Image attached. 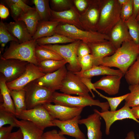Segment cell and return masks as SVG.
I'll list each match as a JSON object with an SVG mask.
<instances>
[{
    "label": "cell",
    "mask_w": 139,
    "mask_h": 139,
    "mask_svg": "<svg viewBox=\"0 0 139 139\" xmlns=\"http://www.w3.org/2000/svg\"><path fill=\"white\" fill-rule=\"evenodd\" d=\"M139 55L138 45L133 40L124 42L113 54L103 58L101 65L117 68L125 75Z\"/></svg>",
    "instance_id": "obj_1"
},
{
    "label": "cell",
    "mask_w": 139,
    "mask_h": 139,
    "mask_svg": "<svg viewBox=\"0 0 139 139\" xmlns=\"http://www.w3.org/2000/svg\"><path fill=\"white\" fill-rule=\"evenodd\" d=\"M100 12L97 31L108 34L120 19L121 6L117 0H100Z\"/></svg>",
    "instance_id": "obj_2"
},
{
    "label": "cell",
    "mask_w": 139,
    "mask_h": 139,
    "mask_svg": "<svg viewBox=\"0 0 139 139\" xmlns=\"http://www.w3.org/2000/svg\"><path fill=\"white\" fill-rule=\"evenodd\" d=\"M37 44L36 40L33 39L22 43L16 41L10 42L9 46L1 57L5 59H19L37 65L35 54Z\"/></svg>",
    "instance_id": "obj_3"
},
{
    "label": "cell",
    "mask_w": 139,
    "mask_h": 139,
    "mask_svg": "<svg viewBox=\"0 0 139 139\" xmlns=\"http://www.w3.org/2000/svg\"><path fill=\"white\" fill-rule=\"evenodd\" d=\"M52 102L56 105L73 107L97 106L101 109L102 112L109 110L110 108L107 101L101 102L99 100L94 99L90 96H73L55 91L53 94Z\"/></svg>",
    "instance_id": "obj_4"
},
{
    "label": "cell",
    "mask_w": 139,
    "mask_h": 139,
    "mask_svg": "<svg viewBox=\"0 0 139 139\" xmlns=\"http://www.w3.org/2000/svg\"><path fill=\"white\" fill-rule=\"evenodd\" d=\"M55 33L65 35L75 40H80L87 44L109 40L107 35L97 31H88L81 29L72 25L59 23L55 30Z\"/></svg>",
    "instance_id": "obj_5"
},
{
    "label": "cell",
    "mask_w": 139,
    "mask_h": 139,
    "mask_svg": "<svg viewBox=\"0 0 139 139\" xmlns=\"http://www.w3.org/2000/svg\"><path fill=\"white\" fill-rule=\"evenodd\" d=\"M23 88L25 91L27 109L52 102L54 92L38 85L33 81L28 84Z\"/></svg>",
    "instance_id": "obj_6"
},
{
    "label": "cell",
    "mask_w": 139,
    "mask_h": 139,
    "mask_svg": "<svg viewBox=\"0 0 139 139\" xmlns=\"http://www.w3.org/2000/svg\"><path fill=\"white\" fill-rule=\"evenodd\" d=\"M81 41L76 40L73 42L65 45H39L51 50L57 53L68 63L67 67L68 71L76 73L80 71L81 70L77 59L76 51L78 46Z\"/></svg>",
    "instance_id": "obj_7"
},
{
    "label": "cell",
    "mask_w": 139,
    "mask_h": 139,
    "mask_svg": "<svg viewBox=\"0 0 139 139\" xmlns=\"http://www.w3.org/2000/svg\"><path fill=\"white\" fill-rule=\"evenodd\" d=\"M16 117L30 121L43 131L47 127L55 126L53 123L54 119L43 105L23 110Z\"/></svg>",
    "instance_id": "obj_8"
},
{
    "label": "cell",
    "mask_w": 139,
    "mask_h": 139,
    "mask_svg": "<svg viewBox=\"0 0 139 139\" xmlns=\"http://www.w3.org/2000/svg\"><path fill=\"white\" fill-rule=\"evenodd\" d=\"M29 63L15 59H5L1 57L0 72L6 83L16 80L25 71Z\"/></svg>",
    "instance_id": "obj_9"
},
{
    "label": "cell",
    "mask_w": 139,
    "mask_h": 139,
    "mask_svg": "<svg viewBox=\"0 0 139 139\" xmlns=\"http://www.w3.org/2000/svg\"><path fill=\"white\" fill-rule=\"evenodd\" d=\"M59 90L68 95L89 96L90 91L81 80L80 76L72 72L68 71L63 79Z\"/></svg>",
    "instance_id": "obj_10"
},
{
    "label": "cell",
    "mask_w": 139,
    "mask_h": 139,
    "mask_svg": "<svg viewBox=\"0 0 139 139\" xmlns=\"http://www.w3.org/2000/svg\"><path fill=\"white\" fill-rule=\"evenodd\" d=\"M93 111L98 113L104 120L106 125L105 132L107 135L110 134V128L111 125L116 121L130 119L139 123V121L132 114L131 108L125 104L120 109L114 111L108 110L100 112L96 109H94Z\"/></svg>",
    "instance_id": "obj_11"
},
{
    "label": "cell",
    "mask_w": 139,
    "mask_h": 139,
    "mask_svg": "<svg viewBox=\"0 0 139 139\" xmlns=\"http://www.w3.org/2000/svg\"><path fill=\"white\" fill-rule=\"evenodd\" d=\"M45 74L37 65L29 63L24 72L14 80L6 83L7 86L10 90L23 89L29 83Z\"/></svg>",
    "instance_id": "obj_12"
},
{
    "label": "cell",
    "mask_w": 139,
    "mask_h": 139,
    "mask_svg": "<svg viewBox=\"0 0 139 139\" xmlns=\"http://www.w3.org/2000/svg\"><path fill=\"white\" fill-rule=\"evenodd\" d=\"M100 12V0H91L88 8L82 15L80 21L83 30L97 31Z\"/></svg>",
    "instance_id": "obj_13"
},
{
    "label": "cell",
    "mask_w": 139,
    "mask_h": 139,
    "mask_svg": "<svg viewBox=\"0 0 139 139\" xmlns=\"http://www.w3.org/2000/svg\"><path fill=\"white\" fill-rule=\"evenodd\" d=\"M50 115L54 119L61 121L72 119L80 115L83 107H70L62 105H53L51 103L43 105Z\"/></svg>",
    "instance_id": "obj_14"
},
{
    "label": "cell",
    "mask_w": 139,
    "mask_h": 139,
    "mask_svg": "<svg viewBox=\"0 0 139 139\" xmlns=\"http://www.w3.org/2000/svg\"><path fill=\"white\" fill-rule=\"evenodd\" d=\"M67 71L65 65L57 70L46 74L33 81L40 86L54 92L60 89L62 81Z\"/></svg>",
    "instance_id": "obj_15"
},
{
    "label": "cell",
    "mask_w": 139,
    "mask_h": 139,
    "mask_svg": "<svg viewBox=\"0 0 139 139\" xmlns=\"http://www.w3.org/2000/svg\"><path fill=\"white\" fill-rule=\"evenodd\" d=\"M80 118V116L79 115L65 121L54 119L53 123L55 126L60 129V130L58 132L61 135H68L76 139H86L85 135L81 131L79 126V121Z\"/></svg>",
    "instance_id": "obj_16"
},
{
    "label": "cell",
    "mask_w": 139,
    "mask_h": 139,
    "mask_svg": "<svg viewBox=\"0 0 139 139\" xmlns=\"http://www.w3.org/2000/svg\"><path fill=\"white\" fill-rule=\"evenodd\" d=\"M87 44L90 50L91 54L94 58V65H100L103 58L112 55L117 50L108 40Z\"/></svg>",
    "instance_id": "obj_17"
},
{
    "label": "cell",
    "mask_w": 139,
    "mask_h": 139,
    "mask_svg": "<svg viewBox=\"0 0 139 139\" xmlns=\"http://www.w3.org/2000/svg\"><path fill=\"white\" fill-rule=\"evenodd\" d=\"M109 41L117 49L125 41L133 40L125 21L120 19L108 34Z\"/></svg>",
    "instance_id": "obj_18"
},
{
    "label": "cell",
    "mask_w": 139,
    "mask_h": 139,
    "mask_svg": "<svg viewBox=\"0 0 139 139\" xmlns=\"http://www.w3.org/2000/svg\"><path fill=\"white\" fill-rule=\"evenodd\" d=\"M80 16L74 5L70 9L61 12H56L51 10L50 21L72 25L83 30L80 21Z\"/></svg>",
    "instance_id": "obj_19"
},
{
    "label": "cell",
    "mask_w": 139,
    "mask_h": 139,
    "mask_svg": "<svg viewBox=\"0 0 139 139\" xmlns=\"http://www.w3.org/2000/svg\"><path fill=\"white\" fill-rule=\"evenodd\" d=\"M100 117L98 113L94 111L87 118L79 120V124H84L86 126L88 139H102Z\"/></svg>",
    "instance_id": "obj_20"
},
{
    "label": "cell",
    "mask_w": 139,
    "mask_h": 139,
    "mask_svg": "<svg viewBox=\"0 0 139 139\" xmlns=\"http://www.w3.org/2000/svg\"><path fill=\"white\" fill-rule=\"evenodd\" d=\"M123 76L107 75L103 76L93 84L95 88L102 90L110 95H115L119 91Z\"/></svg>",
    "instance_id": "obj_21"
},
{
    "label": "cell",
    "mask_w": 139,
    "mask_h": 139,
    "mask_svg": "<svg viewBox=\"0 0 139 139\" xmlns=\"http://www.w3.org/2000/svg\"><path fill=\"white\" fill-rule=\"evenodd\" d=\"M5 23L9 32L18 40L20 43L33 39L26 25L23 21L17 20Z\"/></svg>",
    "instance_id": "obj_22"
},
{
    "label": "cell",
    "mask_w": 139,
    "mask_h": 139,
    "mask_svg": "<svg viewBox=\"0 0 139 139\" xmlns=\"http://www.w3.org/2000/svg\"><path fill=\"white\" fill-rule=\"evenodd\" d=\"M15 120L18 127L21 131L23 139H41L43 131L32 123L27 120H19L16 118Z\"/></svg>",
    "instance_id": "obj_23"
},
{
    "label": "cell",
    "mask_w": 139,
    "mask_h": 139,
    "mask_svg": "<svg viewBox=\"0 0 139 139\" xmlns=\"http://www.w3.org/2000/svg\"><path fill=\"white\" fill-rule=\"evenodd\" d=\"M0 106L5 110L15 115L16 110L13 100L10 94V90L8 88L3 75L0 74Z\"/></svg>",
    "instance_id": "obj_24"
},
{
    "label": "cell",
    "mask_w": 139,
    "mask_h": 139,
    "mask_svg": "<svg viewBox=\"0 0 139 139\" xmlns=\"http://www.w3.org/2000/svg\"><path fill=\"white\" fill-rule=\"evenodd\" d=\"M78 76L91 78L95 76L101 75H116L123 76L124 74L119 70H115L102 65H94L90 70L81 73H74Z\"/></svg>",
    "instance_id": "obj_25"
},
{
    "label": "cell",
    "mask_w": 139,
    "mask_h": 139,
    "mask_svg": "<svg viewBox=\"0 0 139 139\" xmlns=\"http://www.w3.org/2000/svg\"><path fill=\"white\" fill-rule=\"evenodd\" d=\"M59 22L52 21H39L37 25L32 39L36 40L41 38L49 37L55 33L56 29Z\"/></svg>",
    "instance_id": "obj_26"
},
{
    "label": "cell",
    "mask_w": 139,
    "mask_h": 139,
    "mask_svg": "<svg viewBox=\"0 0 139 139\" xmlns=\"http://www.w3.org/2000/svg\"><path fill=\"white\" fill-rule=\"evenodd\" d=\"M18 20L22 21L25 23L32 37L35 32L38 23L40 20L36 9L33 8L23 11Z\"/></svg>",
    "instance_id": "obj_27"
},
{
    "label": "cell",
    "mask_w": 139,
    "mask_h": 139,
    "mask_svg": "<svg viewBox=\"0 0 139 139\" xmlns=\"http://www.w3.org/2000/svg\"><path fill=\"white\" fill-rule=\"evenodd\" d=\"M16 110V116L22 111L27 110L25 103V91L24 88L10 90Z\"/></svg>",
    "instance_id": "obj_28"
},
{
    "label": "cell",
    "mask_w": 139,
    "mask_h": 139,
    "mask_svg": "<svg viewBox=\"0 0 139 139\" xmlns=\"http://www.w3.org/2000/svg\"><path fill=\"white\" fill-rule=\"evenodd\" d=\"M67 63V62L64 59L48 60L38 62L37 66L42 72L46 74L57 70Z\"/></svg>",
    "instance_id": "obj_29"
},
{
    "label": "cell",
    "mask_w": 139,
    "mask_h": 139,
    "mask_svg": "<svg viewBox=\"0 0 139 139\" xmlns=\"http://www.w3.org/2000/svg\"><path fill=\"white\" fill-rule=\"evenodd\" d=\"M36 58L38 62L48 60H60L63 58L54 51L37 44L35 49Z\"/></svg>",
    "instance_id": "obj_30"
},
{
    "label": "cell",
    "mask_w": 139,
    "mask_h": 139,
    "mask_svg": "<svg viewBox=\"0 0 139 139\" xmlns=\"http://www.w3.org/2000/svg\"><path fill=\"white\" fill-rule=\"evenodd\" d=\"M35 9L41 21H50L51 16V9L49 0H33Z\"/></svg>",
    "instance_id": "obj_31"
},
{
    "label": "cell",
    "mask_w": 139,
    "mask_h": 139,
    "mask_svg": "<svg viewBox=\"0 0 139 139\" xmlns=\"http://www.w3.org/2000/svg\"><path fill=\"white\" fill-rule=\"evenodd\" d=\"M75 40L63 35L57 33H55L50 36L41 38L36 40L38 45H42L48 44H59L69 43H70Z\"/></svg>",
    "instance_id": "obj_32"
},
{
    "label": "cell",
    "mask_w": 139,
    "mask_h": 139,
    "mask_svg": "<svg viewBox=\"0 0 139 139\" xmlns=\"http://www.w3.org/2000/svg\"><path fill=\"white\" fill-rule=\"evenodd\" d=\"M124 75L126 82L129 85L138 83L139 80V55Z\"/></svg>",
    "instance_id": "obj_33"
},
{
    "label": "cell",
    "mask_w": 139,
    "mask_h": 139,
    "mask_svg": "<svg viewBox=\"0 0 139 139\" xmlns=\"http://www.w3.org/2000/svg\"><path fill=\"white\" fill-rule=\"evenodd\" d=\"M128 89L130 92L125 100V104L130 107L139 106V84L130 85Z\"/></svg>",
    "instance_id": "obj_34"
},
{
    "label": "cell",
    "mask_w": 139,
    "mask_h": 139,
    "mask_svg": "<svg viewBox=\"0 0 139 139\" xmlns=\"http://www.w3.org/2000/svg\"><path fill=\"white\" fill-rule=\"evenodd\" d=\"M129 34L133 41L136 44H139V23L133 15L125 21Z\"/></svg>",
    "instance_id": "obj_35"
},
{
    "label": "cell",
    "mask_w": 139,
    "mask_h": 139,
    "mask_svg": "<svg viewBox=\"0 0 139 139\" xmlns=\"http://www.w3.org/2000/svg\"><path fill=\"white\" fill-rule=\"evenodd\" d=\"M16 118L15 114L0 106V128L7 124L18 127L15 120Z\"/></svg>",
    "instance_id": "obj_36"
},
{
    "label": "cell",
    "mask_w": 139,
    "mask_h": 139,
    "mask_svg": "<svg viewBox=\"0 0 139 139\" xmlns=\"http://www.w3.org/2000/svg\"><path fill=\"white\" fill-rule=\"evenodd\" d=\"M51 9L56 12H61L71 8L74 6L73 0H50Z\"/></svg>",
    "instance_id": "obj_37"
},
{
    "label": "cell",
    "mask_w": 139,
    "mask_h": 139,
    "mask_svg": "<svg viewBox=\"0 0 139 139\" xmlns=\"http://www.w3.org/2000/svg\"><path fill=\"white\" fill-rule=\"evenodd\" d=\"M12 41L19 42L16 38L9 32L5 23L1 20L0 22V43L1 47L3 48L7 42Z\"/></svg>",
    "instance_id": "obj_38"
},
{
    "label": "cell",
    "mask_w": 139,
    "mask_h": 139,
    "mask_svg": "<svg viewBox=\"0 0 139 139\" xmlns=\"http://www.w3.org/2000/svg\"><path fill=\"white\" fill-rule=\"evenodd\" d=\"M77 59L81 70L77 73H81L88 70L94 65V58L91 54L82 57H78Z\"/></svg>",
    "instance_id": "obj_39"
},
{
    "label": "cell",
    "mask_w": 139,
    "mask_h": 139,
    "mask_svg": "<svg viewBox=\"0 0 139 139\" xmlns=\"http://www.w3.org/2000/svg\"><path fill=\"white\" fill-rule=\"evenodd\" d=\"M129 93L124 95L114 97H109L101 94L100 96L107 101L110 108V111H114L116 110L120 104L125 100L129 94Z\"/></svg>",
    "instance_id": "obj_40"
},
{
    "label": "cell",
    "mask_w": 139,
    "mask_h": 139,
    "mask_svg": "<svg viewBox=\"0 0 139 139\" xmlns=\"http://www.w3.org/2000/svg\"><path fill=\"white\" fill-rule=\"evenodd\" d=\"M133 14V0H128L127 3L121 6L120 19L125 21L131 17Z\"/></svg>",
    "instance_id": "obj_41"
},
{
    "label": "cell",
    "mask_w": 139,
    "mask_h": 139,
    "mask_svg": "<svg viewBox=\"0 0 139 139\" xmlns=\"http://www.w3.org/2000/svg\"><path fill=\"white\" fill-rule=\"evenodd\" d=\"M10 8L11 16L15 21L18 20L23 11L12 0L4 1Z\"/></svg>",
    "instance_id": "obj_42"
},
{
    "label": "cell",
    "mask_w": 139,
    "mask_h": 139,
    "mask_svg": "<svg viewBox=\"0 0 139 139\" xmlns=\"http://www.w3.org/2000/svg\"><path fill=\"white\" fill-rule=\"evenodd\" d=\"M73 5L81 15L86 12L89 6L91 0H73Z\"/></svg>",
    "instance_id": "obj_43"
},
{
    "label": "cell",
    "mask_w": 139,
    "mask_h": 139,
    "mask_svg": "<svg viewBox=\"0 0 139 139\" xmlns=\"http://www.w3.org/2000/svg\"><path fill=\"white\" fill-rule=\"evenodd\" d=\"M40 139H67L64 135L60 134L57 130L53 129L43 134Z\"/></svg>",
    "instance_id": "obj_44"
},
{
    "label": "cell",
    "mask_w": 139,
    "mask_h": 139,
    "mask_svg": "<svg viewBox=\"0 0 139 139\" xmlns=\"http://www.w3.org/2000/svg\"><path fill=\"white\" fill-rule=\"evenodd\" d=\"M76 54L78 57H82L91 54L88 44L81 41L77 47Z\"/></svg>",
    "instance_id": "obj_45"
},
{
    "label": "cell",
    "mask_w": 139,
    "mask_h": 139,
    "mask_svg": "<svg viewBox=\"0 0 139 139\" xmlns=\"http://www.w3.org/2000/svg\"><path fill=\"white\" fill-rule=\"evenodd\" d=\"M79 76L81 81L89 89L90 92L92 95L93 98H94L95 96L92 92V90L95 91L99 95L101 94V93L97 91L95 88L93 83H92L91 82V78Z\"/></svg>",
    "instance_id": "obj_46"
},
{
    "label": "cell",
    "mask_w": 139,
    "mask_h": 139,
    "mask_svg": "<svg viewBox=\"0 0 139 139\" xmlns=\"http://www.w3.org/2000/svg\"><path fill=\"white\" fill-rule=\"evenodd\" d=\"M14 127L10 125L7 127L3 126L0 128V139H8Z\"/></svg>",
    "instance_id": "obj_47"
},
{
    "label": "cell",
    "mask_w": 139,
    "mask_h": 139,
    "mask_svg": "<svg viewBox=\"0 0 139 139\" xmlns=\"http://www.w3.org/2000/svg\"><path fill=\"white\" fill-rule=\"evenodd\" d=\"M9 14L8 8L2 3L0 4V17L2 19L7 18Z\"/></svg>",
    "instance_id": "obj_48"
},
{
    "label": "cell",
    "mask_w": 139,
    "mask_h": 139,
    "mask_svg": "<svg viewBox=\"0 0 139 139\" xmlns=\"http://www.w3.org/2000/svg\"><path fill=\"white\" fill-rule=\"evenodd\" d=\"M12 1L19 6L24 12L33 8L28 5L22 0H12Z\"/></svg>",
    "instance_id": "obj_49"
},
{
    "label": "cell",
    "mask_w": 139,
    "mask_h": 139,
    "mask_svg": "<svg viewBox=\"0 0 139 139\" xmlns=\"http://www.w3.org/2000/svg\"><path fill=\"white\" fill-rule=\"evenodd\" d=\"M8 139H23L22 133L20 128L16 131L12 132Z\"/></svg>",
    "instance_id": "obj_50"
},
{
    "label": "cell",
    "mask_w": 139,
    "mask_h": 139,
    "mask_svg": "<svg viewBox=\"0 0 139 139\" xmlns=\"http://www.w3.org/2000/svg\"><path fill=\"white\" fill-rule=\"evenodd\" d=\"M133 15L136 18L139 13V0H133Z\"/></svg>",
    "instance_id": "obj_51"
},
{
    "label": "cell",
    "mask_w": 139,
    "mask_h": 139,
    "mask_svg": "<svg viewBox=\"0 0 139 139\" xmlns=\"http://www.w3.org/2000/svg\"><path fill=\"white\" fill-rule=\"evenodd\" d=\"M131 110L135 117L137 119H139V106L132 107Z\"/></svg>",
    "instance_id": "obj_52"
},
{
    "label": "cell",
    "mask_w": 139,
    "mask_h": 139,
    "mask_svg": "<svg viewBox=\"0 0 139 139\" xmlns=\"http://www.w3.org/2000/svg\"><path fill=\"white\" fill-rule=\"evenodd\" d=\"M125 139H136L134 132L133 131L128 132Z\"/></svg>",
    "instance_id": "obj_53"
},
{
    "label": "cell",
    "mask_w": 139,
    "mask_h": 139,
    "mask_svg": "<svg viewBox=\"0 0 139 139\" xmlns=\"http://www.w3.org/2000/svg\"><path fill=\"white\" fill-rule=\"evenodd\" d=\"M118 2L120 5L122 6L127 3L128 0H117Z\"/></svg>",
    "instance_id": "obj_54"
},
{
    "label": "cell",
    "mask_w": 139,
    "mask_h": 139,
    "mask_svg": "<svg viewBox=\"0 0 139 139\" xmlns=\"http://www.w3.org/2000/svg\"><path fill=\"white\" fill-rule=\"evenodd\" d=\"M136 19L138 22L139 21V13L136 18Z\"/></svg>",
    "instance_id": "obj_55"
},
{
    "label": "cell",
    "mask_w": 139,
    "mask_h": 139,
    "mask_svg": "<svg viewBox=\"0 0 139 139\" xmlns=\"http://www.w3.org/2000/svg\"><path fill=\"white\" fill-rule=\"evenodd\" d=\"M138 47H139V44L138 45Z\"/></svg>",
    "instance_id": "obj_56"
},
{
    "label": "cell",
    "mask_w": 139,
    "mask_h": 139,
    "mask_svg": "<svg viewBox=\"0 0 139 139\" xmlns=\"http://www.w3.org/2000/svg\"><path fill=\"white\" fill-rule=\"evenodd\" d=\"M138 84H139V81H138Z\"/></svg>",
    "instance_id": "obj_57"
},
{
    "label": "cell",
    "mask_w": 139,
    "mask_h": 139,
    "mask_svg": "<svg viewBox=\"0 0 139 139\" xmlns=\"http://www.w3.org/2000/svg\"><path fill=\"white\" fill-rule=\"evenodd\" d=\"M138 22V23H139V21Z\"/></svg>",
    "instance_id": "obj_58"
}]
</instances>
